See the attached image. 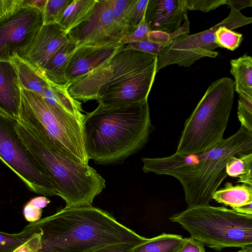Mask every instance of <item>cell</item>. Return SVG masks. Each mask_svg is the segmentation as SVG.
Instances as JSON below:
<instances>
[{
	"label": "cell",
	"mask_w": 252,
	"mask_h": 252,
	"mask_svg": "<svg viewBox=\"0 0 252 252\" xmlns=\"http://www.w3.org/2000/svg\"><path fill=\"white\" fill-rule=\"evenodd\" d=\"M249 7H252V0H249Z\"/></svg>",
	"instance_id": "obj_40"
},
{
	"label": "cell",
	"mask_w": 252,
	"mask_h": 252,
	"mask_svg": "<svg viewBox=\"0 0 252 252\" xmlns=\"http://www.w3.org/2000/svg\"><path fill=\"white\" fill-rule=\"evenodd\" d=\"M23 7L26 0H0V22H4Z\"/></svg>",
	"instance_id": "obj_28"
},
{
	"label": "cell",
	"mask_w": 252,
	"mask_h": 252,
	"mask_svg": "<svg viewBox=\"0 0 252 252\" xmlns=\"http://www.w3.org/2000/svg\"><path fill=\"white\" fill-rule=\"evenodd\" d=\"M42 26V12L30 7L0 22V62H9L13 55H19Z\"/></svg>",
	"instance_id": "obj_12"
},
{
	"label": "cell",
	"mask_w": 252,
	"mask_h": 252,
	"mask_svg": "<svg viewBox=\"0 0 252 252\" xmlns=\"http://www.w3.org/2000/svg\"><path fill=\"white\" fill-rule=\"evenodd\" d=\"M0 113L17 121L21 97L18 73L9 62H0Z\"/></svg>",
	"instance_id": "obj_17"
},
{
	"label": "cell",
	"mask_w": 252,
	"mask_h": 252,
	"mask_svg": "<svg viewBox=\"0 0 252 252\" xmlns=\"http://www.w3.org/2000/svg\"><path fill=\"white\" fill-rule=\"evenodd\" d=\"M232 209L238 212L252 216V202L245 205Z\"/></svg>",
	"instance_id": "obj_38"
},
{
	"label": "cell",
	"mask_w": 252,
	"mask_h": 252,
	"mask_svg": "<svg viewBox=\"0 0 252 252\" xmlns=\"http://www.w3.org/2000/svg\"><path fill=\"white\" fill-rule=\"evenodd\" d=\"M83 128L89 158L103 165L124 163L145 147L156 129L148 99L113 106L99 104L85 115Z\"/></svg>",
	"instance_id": "obj_2"
},
{
	"label": "cell",
	"mask_w": 252,
	"mask_h": 252,
	"mask_svg": "<svg viewBox=\"0 0 252 252\" xmlns=\"http://www.w3.org/2000/svg\"><path fill=\"white\" fill-rule=\"evenodd\" d=\"M21 142L51 179L66 208L92 205L105 188V180L93 167L81 165L55 152L31 130L16 121Z\"/></svg>",
	"instance_id": "obj_5"
},
{
	"label": "cell",
	"mask_w": 252,
	"mask_h": 252,
	"mask_svg": "<svg viewBox=\"0 0 252 252\" xmlns=\"http://www.w3.org/2000/svg\"><path fill=\"white\" fill-rule=\"evenodd\" d=\"M17 121L31 130L55 152L88 166L83 120L55 107L20 85Z\"/></svg>",
	"instance_id": "obj_4"
},
{
	"label": "cell",
	"mask_w": 252,
	"mask_h": 252,
	"mask_svg": "<svg viewBox=\"0 0 252 252\" xmlns=\"http://www.w3.org/2000/svg\"><path fill=\"white\" fill-rule=\"evenodd\" d=\"M177 252H206L204 245L192 237L185 238L183 244Z\"/></svg>",
	"instance_id": "obj_33"
},
{
	"label": "cell",
	"mask_w": 252,
	"mask_h": 252,
	"mask_svg": "<svg viewBox=\"0 0 252 252\" xmlns=\"http://www.w3.org/2000/svg\"><path fill=\"white\" fill-rule=\"evenodd\" d=\"M158 58L122 45L110 60L113 74L100 90L98 104L113 106L148 99L157 72Z\"/></svg>",
	"instance_id": "obj_8"
},
{
	"label": "cell",
	"mask_w": 252,
	"mask_h": 252,
	"mask_svg": "<svg viewBox=\"0 0 252 252\" xmlns=\"http://www.w3.org/2000/svg\"><path fill=\"white\" fill-rule=\"evenodd\" d=\"M170 220L203 245L217 251L252 245V216L224 206H188Z\"/></svg>",
	"instance_id": "obj_7"
},
{
	"label": "cell",
	"mask_w": 252,
	"mask_h": 252,
	"mask_svg": "<svg viewBox=\"0 0 252 252\" xmlns=\"http://www.w3.org/2000/svg\"><path fill=\"white\" fill-rule=\"evenodd\" d=\"M187 10H195L207 12L218 7L228 3V0H181Z\"/></svg>",
	"instance_id": "obj_27"
},
{
	"label": "cell",
	"mask_w": 252,
	"mask_h": 252,
	"mask_svg": "<svg viewBox=\"0 0 252 252\" xmlns=\"http://www.w3.org/2000/svg\"><path fill=\"white\" fill-rule=\"evenodd\" d=\"M149 0H130L125 14V20L130 34L141 23Z\"/></svg>",
	"instance_id": "obj_24"
},
{
	"label": "cell",
	"mask_w": 252,
	"mask_h": 252,
	"mask_svg": "<svg viewBox=\"0 0 252 252\" xmlns=\"http://www.w3.org/2000/svg\"><path fill=\"white\" fill-rule=\"evenodd\" d=\"M234 82L222 77L209 86L186 120L176 153L199 154L222 141L232 110Z\"/></svg>",
	"instance_id": "obj_6"
},
{
	"label": "cell",
	"mask_w": 252,
	"mask_h": 252,
	"mask_svg": "<svg viewBox=\"0 0 252 252\" xmlns=\"http://www.w3.org/2000/svg\"><path fill=\"white\" fill-rule=\"evenodd\" d=\"M151 31V23L146 21L145 14L140 24L122 41L121 44L126 45L134 42L148 40L149 33Z\"/></svg>",
	"instance_id": "obj_29"
},
{
	"label": "cell",
	"mask_w": 252,
	"mask_h": 252,
	"mask_svg": "<svg viewBox=\"0 0 252 252\" xmlns=\"http://www.w3.org/2000/svg\"><path fill=\"white\" fill-rule=\"evenodd\" d=\"M238 118L242 126L252 133V96L245 93L239 94Z\"/></svg>",
	"instance_id": "obj_26"
},
{
	"label": "cell",
	"mask_w": 252,
	"mask_h": 252,
	"mask_svg": "<svg viewBox=\"0 0 252 252\" xmlns=\"http://www.w3.org/2000/svg\"><path fill=\"white\" fill-rule=\"evenodd\" d=\"M69 38L57 24L43 25L18 55L32 65L43 69L50 58Z\"/></svg>",
	"instance_id": "obj_14"
},
{
	"label": "cell",
	"mask_w": 252,
	"mask_h": 252,
	"mask_svg": "<svg viewBox=\"0 0 252 252\" xmlns=\"http://www.w3.org/2000/svg\"><path fill=\"white\" fill-rule=\"evenodd\" d=\"M214 50L204 31L182 35L164 47L158 58L157 72L171 64L189 67L202 58H215L218 53Z\"/></svg>",
	"instance_id": "obj_13"
},
{
	"label": "cell",
	"mask_w": 252,
	"mask_h": 252,
	"mask_svg": "<svg viewBox=\"0 0 252 252\" xmlns=\"http://www.w3.org/2000/svg\"><path fill=\"white\" fill-rule=\"evenodd\" d=\"M77 45L112 46L122 45L129 32L115 15L112 0H97L90 19L68 34Z\"/></svg>",
	"instance_id": "obj_10"
},
{
	"label": "cell",
	"mask_w": 252,
	"mask_h": 252,
	"mask_svg": "<svg viewBox=\"0 0 252 252\" xmlns=\"http://www.w3.org/2000/svg\"><path fill=\"white\" fill-rule=\"evenodd\" d=\"M77 46L76 41L69 36L68 39L50 58L42 69L51 81L67 87L66 69Z\"/></svg>",
	"instance_id": "obj_18"
},
{
	"label": "cell",
	"mask_w": 252,
	"mask_h": 252,
	"mask_svg": "<svg viewBox=\"0 0 252 252\" xmlns=\"http://www.w3.org/2000/svg\"><path fill=\"white\" fill-rule=\"evenodd\" d=\"M96 2L97 0H73L57 24L68 35L71 31L90 19Z\"/></svg>",
	"instance_id": "obj_19"
},
{
	"label": "cell",
	"mask_w": 252,
	"mask_h": 252,
	"mask_svg": "<svg viewBox=\"0 0 252 252\" xmlns=\"http://www.w3.org/2000/svg\"><path fill=\"white\" fill-rule=\"evenodd\" d=\"M17 121L0 113V158L32 191L45 196L58 195L51 179L20 141Z\"/></svg>",
	"instance_id": "obj_9"
},
{
	"label": "cell",
	"mask_w": 252,
	"mask_h": 252,
	"mask_svg": "<svg viewBox=\"0 0 252 252\" xmlns=\"http://www.w3.org/2000/svg\"><path fill=\"white\" fill-rule=\"evenodd\" d=\"M252 153V133L241 126L229 137L206 152L184 156L173 176L183 186L188 206L209 205L214 193L227 177L226 165L233 157Z\"/></svg>",
	"instance_id": "obj_3"
},
{
	"label": "cell",
	"mask_w": 252,
	"mask_h": 252,
	"mask_svg": "<svg viewBox=\"0 0 252 252\" xmlns=\"http://www.w3.org/2000/svg\"><path fill=\"white\" fill-rule=\"evenodd\" d=\"M230 72L234 78L235 91L252 96V56L244 54L231 60Z\"/></svg>",
	"instance_id": "obj_21"
},
{
	"label": "cell",
	"mask_w": 252,
	"mask_h": 252,
	"mask_svg": "<svg viewBox=\"0 0 252 252\" xmlns=\"http://www.w3.org/2000/svg\"><path fill=\"white\" fill-rule=\"evenodd\" d=\"M35 232L34 227L31 223L18 233L9 234L0 232V252H13L27 243Z\"/></svg>",
	"instance_id": "obj_23"
},
{
	"label": "cell",
	"mask_w": 252,
	"mask_h": 252,
	"mask_svg": "<svg viewBox=\"0 0 252 252\" xmlns=\"http://www.w3.org/2000/svg\"><path fill=\"white\" fill-rule=\"evenodd\" d=\"M187 11L181 0H150L145 20L151 23V31L171 33L182 26Z\"/></svg>",
	"instance_id": "obj_16"
},
{
	"label": "cell",
	"mask_w": 252,
	"mask_h": 252,
	"mask_svg": "<svg viewBox=\"0 0 252 252\" xmlns=\"http://www.w3.org/2000/svg\"><path fill=\"white\" fill-rule=\"evenodd\" d=\"M243 157H233L230 158L226 165V172L228 176L239 177L245 171V163Z\"/></svg>",
	"instance_id": "obj_31"
},
{
	"label": "cell",
	"mask_w": 252,
	"mask_h": 252,
	"mask_svg": "<svg viewBox=\"0 0 252 252\" xmlns=\"http://www.w3.org/2000/svg\"><path fill=\"white\" fill-rule=\"evenodd\" d=\"M212 199L232 208L241 207L252 202V187L245 184L234 186L227 182L214 193Z\"/></svg>",
	"instance_id": "obj_20"
},
{
	"label": "cell",
	"mask_w": 252,
	"mask_h": 252,
	"mask_svg": "<svg viewBox=\"0 0 252 252\" xmlns=\"http://www.w3.org/2000/svg\"><path fill=\"white\" fill-rule=\"evenodd\" d=\"M9 61L15 68L22 87L36 93L50 104L84 120L82 103L70 95L66 86L54 83L41 68L32 65L16 54Z\"/></svg>",
	"instance_id": "obj_11"
},
{
	"label": "cell",
	"mask_w": 252,
	"mask_h": 252,
	"mask_svg": "<svg viewBox=\"0 0 252 252\" xmlns=\"http://www.w3.org/2000/svg\"><path fill=\"white\" fill-rule=\"evenodd\" d=\"M13 252H35L26 243L15 250Z\"/></svg>",
	"instance_id": "obj_39"
},
{
	"label": "cell",
	"mask_w": 252,
	"mask_h": 252,
	"mask_svg": "<svg viewBox=\"0 0 252 252\" xmlns=\"http://www.w3.org/2000/svg\"><path fill=\"white\" fill-rule=\"evenodd\" d=\"M73 0H47L42 12L43 25H53Z\"/></svg>",
	"instance_id": "obj_25"
},
{
	"label": "cell",
	"mask_w": 252,
	"mask_h": 252,
	"mask_svg": "<svg viewBox=\"0 0 252 252\" xmlns=\"http://www.w3.org/2000/svg\"><path fill=\"white\" fill-rule=\"evenodd\" d=\"M47 0H26L27 7L37 8L43 11Z\"/></svg>",
	"instance_id": "obj_37"
},
{
	"label": "cell",
	"mask_w": 252,
	"mask_h": 252,
	"mask_svg": "<svg viewBox=\"0 0 252 252\" xmlns=\"http://www.w3.org/2000/svg\"><path fill=\"white\" fill-rule=\"evenodd\" d=\"M50 202L51 201L46 196H41L34 197L31 199L28 202L36 207L42 209Z\"/></svg>",
	"instance_id": "obj_36"
},
{
	"label": "cell",
	"mask_w": 252,
	"mask_h": 252,
	"mask_svg": "<svg viewBox=\"0 0 252 252\" xmlns=\"http://www.w3.org/2000/svg\"><path fill=\"white\" fill-rule=\"evenodd\" d=\"M30 223L35 230L30 241L35 252H93L117 244L135 246L148 239L92 205L64 208Z\"/></svg>",
	"instance_id": "obj_1"
},
{
	"label": "cell",
	"mask_w": 252,
	"mask_h": 252,
	"mask_svg": "<svg viewBox=\"0 0 252 252\" xmlns=\"http://www.w3.org/2000/svg\"><path fill=\"white\" fill-rule=\"evenodd\" d=\"M123 45L112 46L78 45L66 71L67 87L110 61Z\"/></svg>",
	"instance_id": "obj_15"
},
{
	"label": "cell",
	"mask_w": 252,
	"mask_h": 252,
	"mask_svg": "<svg viewBox=\"0 0 252 252\" xmlns=\"http://www.w3.org/2000/svg\"><path fill=\"white\" fill-rule=\"evenodd\" d=\"M42 209L27 202L23 209V215L26 220L30 222L37 221L40 219Z\"/></svg>",
	"instance_id": "obj_34"
},
{
	"label": "cell",
	"mask_w": 252,
	"mask_h": 252,
	"mask_svg": "<svg viewBox=\"0 0 252 252\" xmlns=\"http://www.w3.org/2000/svg\"><path fill=\"white\" fill-rule=\"evenodd\" d=\"M134 247L128 244H117L105 247L93 252H133Z\"/></svg>",
	"instance_id": "obj_35"
},
{
	"label": "cell",
	"mask_w": 252,
	"mask_h": 252,
	"mask_svg": "<svg viewBox=\"0 0 252 252\" xmlns=\"http://www.w3.org/2000/svg\"><path fill=\"white\" fill-rule=\"evenodd\" d=\"M126 49L136 50L142 52L158 56L161 53L164 46L160 44L149 40L134 42L124 45Z\"/></svg>",
	"instance_id": "obj_30"
},
{
	"label": "cell",
	"mask_w": 252,
	"mask_h": 252,
	"mask_svg": "<svg viewBox=\"0 0 252 252\" xmlns=\"http://www.w3.org/2000/svg\"><path fill=\"white\" fill-rule=\"evenodd\" d=\"M184 240L181 235L162 233L135 246L133 252H177Z\"/></svg>",
	"instance_id": "obj_22"
},
{
	"label": "cell",
	"mask_w": 252,
	"mask_h": 252,
	"mask_svg": "<svg viewBox=\"0 0 252 252\" xmlns=\"http://www.w3.org/2000/svg\"><path fill=\"white\" fill-rule=\"evenodd\" d=\"M242 158L245 163V171L244 174L238 177L237 182L252 187V153Z\"/></svg>",
	"instance_id": "obj_32"
}]
</instances>
